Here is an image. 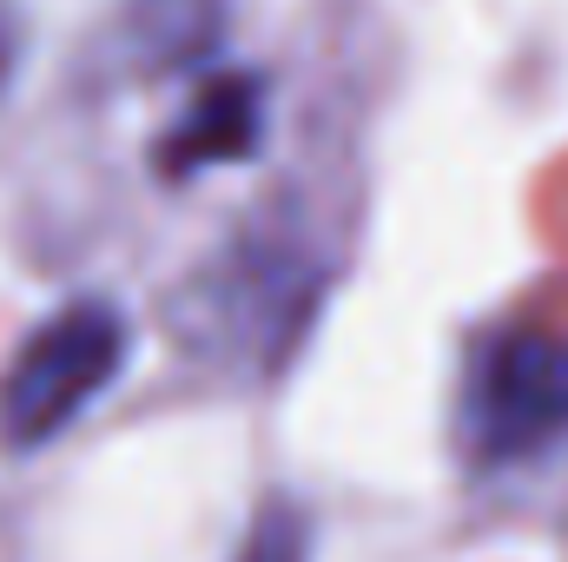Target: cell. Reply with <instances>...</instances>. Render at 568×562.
I'll use <instances>...</instances> for the list:
<instances>
[{
  "label": "cell",
  "mask_w": 568,
  "mask_h": 562,
  "mask_svg": "<svg viewBox=\"0 0 568 562\" xmlns=\"http://www.w3.org/2000/svg\"><path fill=\"white\" fill-rule=\"evenodd\" d=\"M13 47H20V33H13V7L0 0V80H7V67H13Z\"/></svg>",
  "instance_id": "5b68a950"
},
{
  "label": "cell",
  "mask_w": 568,
  "mask_h": 562,
  "mask_svg": "<svg viewBox=\"0 0 568 562\" xmlns=\"http://www.w3.org/2000/svg\"><path fill=\"white\" fill-rule=\"evenodd\" d=\"M252 145H258V87L252 80H219L179 113L159 159L172 172H199V165H219V159H245Z\"/></svg>",
  "instance_id": "3957f363"
},
{
  "label": "cell",
  "mask_w": 568,
  "mask_h": 562,
  "mask_svg": "<svg viewBox=\"0 0 568 562\" xmlns=\"http://www.w3.org/2000/svg\"><path fill=\"white\" fill-rule=\"evenodd\" d=\"M304 516L291 510V503H272L265 516H258V530H252V543H245V556L239 562H304Z\"/></svg>",
  "instance_id": "277c9868"
},
{
  "label": "cell",
  "mask_w": 568,
  "mask_h": 562,
  "mask_svg": "<svg viewBox=\"0 0 568 562\" xmlns=\"http://www.w3.org/2000/svg\"><path fill=\"white\" fill-rule=\"evenodd\" d=\"M568 436V338L496 331L476 344L456 398V443L476 470H523Z\"/></svg>",
  "instance_id": "6da1fadb"
},
{
  "label": "cell",
  "mask_w": 568,
  "mask_h": 562,
  "mask_svg": "<svg viewBox=\"0 0 568 562\" xmlns=\"http://www.w3.org/2000/svg\"><path fill=\"white\" fill-rule=\"evenodd\" d=\"M126 318L106 298H80L67 311H53L7 364L0 378V450L27 456L40 443H53L67 423L80 418L126 364Z\"/></svg>",
  "instance_id": "7a4b0ae2"
}]
</instances>
